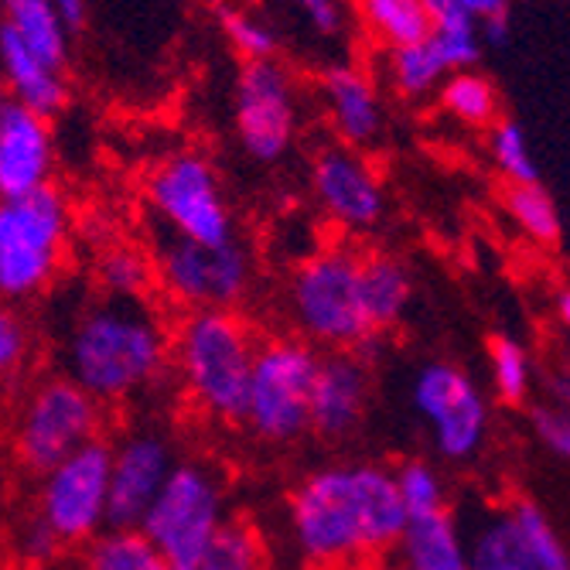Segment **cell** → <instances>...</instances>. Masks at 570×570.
Returning a JSON list of instances; mask_svg holds the SVG:
<instances>
[{
	"instance_id": "cell-12",
	"label": "cell",
	"mask_w": 570,
	"mask_h": 570,
	"mask_svg": "<svg viewBox=\"0 0 570 570\" xmlns=\"http://www.w3.org/2000/svg\"><path fill=\"white\" fill-rule=\"evenodd\" d=\"M233 127L256 165H277L294 147L297 82L281 59L243 62L233 89Z\"/></svg>"
},
{
	"instance_id": "cell-8",
	"label": "cell",
	"mask_w": 570,
	"mask_h": 570,
	"mask_svg": "<svg viewBox=\"0 0 570 570\" xmlns=\"http://www.w3.org/2000/svg\"><path fill=\"white\" fill-rule=\"evenodd\" d=\"M318 366L322 352L297 335L261 338L243 428L261 444H297L311 431V390H315Z\"/></svg>"
},
{
	"instance_id": "cell-19",
	"label": "cell",
	"mask_w": 570,
	"mask_h": 570,
	"mask_svg": "<svg viewBox=\"0 0 570 570\" xmlns=\"http://www.w3.org/2000/svg\"><path fill=\"white\" fill-rule=\"evenodd\" d=\"M0 82L18 107L38 117H59L69 107V82L62 69H51L0 21Z\"/></svg>"
},
{
	"instance_id": "cell-37",
	"label": "cell",
	"mask_w": 570,
	"mask_h": 570,
	"mask_svg": "<svg viewBox=\"0 0 570 570\" xmlns=\"http://www.w3.org/2000/svg\"><path fill=\"white\" fill-rule=\"evenodd\" d=\"M35 335L31 322L14 304H0V386L14 383L31 362Z\"/></svg>"
},
{
	"instance_id": "cell-5",
	"label": "cell",
	"mask_w": 570,
	"mask_h": 570,
	"mask_svg": "<svg viewBox=\"0 0 570 570\" xmlns=\"http://www.w3.org/2000/svg\"><path fill=\"white\" fill-rule=\"evenodd\" d=\"M72 205L51 185L0 202V304L38 301L59 284L72 249Z\"/></svg>"
},
{
	"instance_id": "cell-28",
	"label": "cell",
	"mask_w": 570,
	"mask_h": 570,
	"mask_svg": "<svg viewBox=\"0 0 570 570\" xmlns=\"http://www.w3.org/2000/svg\"><path fill=\"white\" fill-rule=\"evenodd\" d=\"M386 79H390L396 96L424 99V96H431V92H438L444 86L448 69L438 59V51L431 48V41H421V45H406V48L386 51Z\"/></svg>"
},
{
	"instance_id": "cell-7",
	"label": "cell",
	"mask_w": 570,
	"mask_h": 570,
	"mask_svg": "<svg viewBox=\"0 0 570 570\" xmlns=\"http://www.w3.org/2000/svg\"><path fill=\"white\" fill-rule=\"evenodd\" d=\"M229 523V482L223 469L209 458L181 454L171 479L147 509L140 530L178 570L191 563Z\"/></svg>"
},
{
	"instance_id": "cell-44",
	"label": "cell",
	"mask_w": 570,
	"mask_h": 570,
	"mask_svg": "<svg viewBox=\"0 0 570 570\" xmlns=\"http://www.w3.org/2000/svg\"><path fill=\"white\" fill-rule=\"evenodd\" d=\"M557 322H560V328L567 332V342H570V287H563L557 294Z\"/></svg>"
},
{
	"instance_id": "cell-16",
	"label": "cell",
	"mask_w": 570,
	"mask_h": 570,
	"mask_svg": "<svg viewBox=\"0 0 570 570\" xmlns=\"http://www.w3.org/2000/svg\"><path fill=\"white\" fill-rule=\"evenodd\" d=\"M56 178V130L18 102L0 107V202L28 198Z\"/></svg>"
},
{
	"instance_id": "cell-42",
	"label": "cell",
	"mask_w": 570,
	"mask_h": 570,
	"mask_svg": "<svg viewBox=\"0 0 570 570\" xmlns=\"http://www.w3.org/2000/svg\"><path fill=\"white\" fill-rule=\"evenodd\" d=\"M479 35H482V45L505 48V45H509V35H512L509 14H505V18H489V21H479Z\"/></svg>"
},
{
	"instance_id": "cell-13",
	"label": "cell",
	"mask_w": 570,
	"mask_h": 570,
	"mask_svg": "<svg viewBox=\"0 0 570 570\" xmlns=\"http://www.w3.org/2000/svg\"><path fill=\"white\" fill-rule=\"evenodd\" d=\"M410 403L448 461H469L489 438V403L454 362H428L410 383Z\"/></svg>"
},
{
	"instance_id": "cell-47",
	"label": "cell",
	"mask_w": 570,
	"mask_h": 570,
	"mask_svg": "<svg viewBox=\"0 0 570 570\" xmlns=\"http://www.w3.org/2000/svg\"><path fill=\"white\" fill-rule=\"evenodd\" d=\"M396 570H406V567H396Z\"/></svg>"
},
{
	"instance_id": "cell-17",
	"label": "cell",
	"mask_w": 570,
	"mask_h": 570,
	"mask_svg": "<svg viewBox=\"0 0 570 570\" xmlns=\"http://www.w3.org/2000/svg\"><path fill=\"white\" fill-rule=\"evenodd\" d=\"M373 376L358 352H328L311 390V434L322 441H345L366 421Z\"/></svg>"
},
{
	"instance_id": "cell-1",
	"label": "cell",
	"mask_w": 570,
	"mask_h": 570,
	"mask_svg": "<svg viewBox=\"0 0 570 570\" xmlns=\"http://www.w3.org/2000/svg\"><path fill=\"white\" fill-rule=\"evenodd\" d=\"M284 523L304 567L352 570L400 547L406 509L390 469L373 461H335L291 489Z\"/></svg>"
},
{
	"instance_id": "cell-32",
	"label": "cell",
	"mask_w": 570,
	"mask_h": 570,
	"mask_svg": "<svg viewBox=\"0 0 570 570\" xmlns=\"http://www.w3.org/2000/svg\"><path fill=\"white\" fill-rule=\"evenodd\" d=\"M489 373H492V390L502 403L509 406L527 403L533 390V362L520 338L499 335L489 345Z\"/></svg>"
},
{
	"instance_id": "cell-14",
	"label": "cell",
	"mask_w": 570,
	"mask_h": 570,
	"mask_svg": "<svg viewBox=\"0 0 570 570\" xmlns=\"http://www.w3.org/2000/svg\"><path fill=\"white\" fill-rule=\"evenodd\" d=\"M181 461L161 424H134L110 441V527H140Z\"/></svg>"
},
{
	"instance_id": "cell-46",
	"label": "cell",
	"mask_w": 570,
	"mask_h": 570,
	"mask_svg": "<svg viewBox=\"0 0 570 570\" xmlns=\"http://www.w3.org/2000/svg\"><path fill=\"white\" fill-rule=\"evenodd\" d=\"M8 4H11V0H4V8H8Z\"/></svg>"
},
{
	"instance_id": "cell-18",
	"label": "cell",
	"mask_w": 570,
	"mask_h": 570,
	"mask_svg": "<svg viewBox=\"0 0 570 570\" xmlns=\"http://www.w3.org/2000/svg\"><path fill=\"white\" fill-rule=\"evenodd\" d=\"M322 99H325V114L338 144L362 150L380 140L386 114H383V102H380L373 79L358 66L352 62L328 66L322 72Z\"/></svg>"
},
{
	"instance_id": "cell-11",
	"label": "cell",
	"mask_w": 570,
	"mask_h": 570,
	"mask_svg": "<svg viewBox=\"0 0 570 570\" xmlns=\"http://www.w3.org/2000/svg\"><path fill=\"white\" fill-rule=\"evenodd\" d=\"M154 284L185 311L239 307L256 284V256L239 236L226 246H202L161 236L154 249Z\"/></svg>"
},
{
	"instance_id": "cell-21",
	"label": "cell",
	"mask_w": 570,
	"mask_h": 570,
	"mask_svg": "<svg viewBox=\"0 0 570 570\" xmlns=\"http://www.w3.org/2000/svg\"><path fill=\"white\" fill-rule=\"evenodd\" d=\"M362 301L376 335L400 325L413 301V274L393 253H362Z\"/></svg>"
},
{
	"instance_id": "cell-24",
	"label": "cell",
	"mask_w": 570,
	"mask_h": 570,
	"mask_svg": "<svg viewBox=\"0 0 570 570\" xmlns=\"http://www.w3.org/2000/svg\"><path fill=\"white\" fill-rule=\"evenodd\" d=\"M4 24L35 51L51 69H62L69 62V35L72 28L62 21L51 0H11Z\"/></svg>"
},
{
	"instance_id": "cell-33",
	"label": "cell",
	"mask_w": 570,
	"mask_h": 570,
	"mask_svg": "<svg viewBox=\"0 0 570 570\" xmlns=\"http://www.w3.org/2000/svg\"><path fill=\"white\" fill-rule=\"evenodd\" d=\"M393 479H396L400 502L406 509V523L448 512V489H444V479L438 475L434 464L417 461V458L403 461L400 469L393 472Z\"/></svg>"
},
{
	"instance_id": "cell-6",
	"label": "cell",
	"mask_w": 570,
	"mask_h": 570,
	"mask_svg": "<svg viewBox=\"0 0 570 570\" xmlns=\"http://www.w3.org/2000/svg\"><path fill=\"white\" fill-rule=\"evenodd\" d=\"M107 431V406L96 403L66 373H48L28 383L11 410L8 444L28 475H45L69 454Z\"/></svg>"
},
{
	"instance_id": "cell-34",
	"label": "cell",
	"mask_w": 570,
	"mask_h": 570,
	"mask_svg": "<svg viewBox=\"0 0 570 570\" xmlns=\"http://www.w3.org/2000/svg\"><path fill=\"white\" fill-rule=\"evenodd\" d=\"M489 154H492V165L505 175L509 185H533V181H540L530 137H527V130L515 120H499L489 130Z\"/></svg>"
},
{
	"instance_id": "cell-4",
	"label": "cell",
	"mask_w": 570,
	"mask_h": 570,
	"mask_svg": "<svg viewBox=\"0 0 570 570\" xmlns=\"http://www.w3.org/2000/svg\"><path fill=\"white\" fill-rule=\"evenodd\" d=\"M287 318L307 345L325 352H358L376 338L362 301V253L352 246H318L301 256L284 287Z\"/></svg>"
},
{
	"instance_id": "cell-40",
	"label": "cell",
	"mask_w": 570,
	"mask_h": 570,
	"mask_svg": "<svg viewBox=\"0 0 570 570\" xmlns=\"http://www.w3.org/2000/svg\"><path fill=\"white\" fill-rule=\"evenodd\" d=\"M424 11L431 18V24H451V21H461V18H472L469 11H464L461 0H424Z\"/></svg>"
},
{
	"instance_id": "cell-38",
	"label": "cell",
	"mask_w": 570,
	"mask_h": 570,
	"mask_svg": "<svg viewBox=\"0 0 570 570\" xmlns=\"http://www.w3.org/2000/svg\"><path fill=\"white\" fill-rule=\"evenodd\" d=\"M533 434L547 451L570 461V410L567 406H537L533 410Z\"/></svg>"
},
{
	"instance_id": "cell-25",
	"label": "cell",
	"mask_w": 570,
	"mask_h": 570,
	"mask_svg": "<svg viewBox=\"0 0 570 570\" xmlns=\"http://www.w3.org/2000/svg\"><path fill=\"white\" fill-rule=\"evenodd\" d=\"M469 570H537L512 509L485 512L469 537Z\"/></svg>"
},
{
	"instance_id": "cell-20",
	"label": "cell",
	"mask_w": 570,
	"mask_h": 570,
	"mask_svg": "<svg viewBox=\"0 0 570 570\" xmlns=\"http://www.w3.org/2000/svg\"><path fill=\"white\" fill-rule=\"evenodd\" d=\"M396 553L406 570H469V537L461 533L451 512L410 520Z\"/></svg>"
},
{
	"instance_id": "cell-39",
	"label": "cell",
	"mask_w": 570,
	"mask_h": 570,
	"mask_svg": "<svg viewBox=\"0 0 570 570\" xmlns=\"http://www.w3.org/2000/svg\"><path fill=\"white\" fill-rule=\"evenodd\" d=\"M284 4L297 8L307 21V28L322 38H338L345 31V8L342 0H284Z\"/></svg>"
},
{
	"instance_id": "cell-27",
	"label": "cell",
	"mask_w": 570,
	"mask_h": 570,
	"mask_svg": "<svg viewBox=\"0 0 570 570\" xmlns=\"http://www.w3.org/2000/svg\"><path fill=\"white\" fill-rule=\"evenodd\" d=\"M438 92H441V110L454 124L475 130H492L499 124V89L482 72L475 69L451 72Z\"/></svg>"
},
{
	"instance_id": "cell-35",
	"label": "cell",
	"mask_w": 570,
	"mask_h": 570,
	"mask_svg": "<svg viewBox=\"0 0 570 570\" xmlns=\"http://www.w3.org/2000/svg\"><path fill=\"white\" fill-rule=\"evenodd\" d=\"M512 520L523 533V543H527L537 570H570V553H567L557 527L543 515V509H537L533 502H515Z\"/></svg>"
},
{
	"instance_id": "cell-29",
	"label": "cell",
	"mask_w": 570,
	"mask_h": 570,
	"mask_svg": "<svg viewBox=\"0 0 570 570\" xmlns=\"http://www.w3.org/2000/svg\"><path fill=\"white\" fill-rule=\"evenodd\" d=\"M505 213L512 216V223L520 226V233L527 239H533L537 246H557L563 236V219L553 195L533 181V185H509L505 188Z\"/></svg>"
},
{
	"instance_id": "cell-31",
	"label": "cell",
	"mask_w": 570,
	"mask_h": 570,
	"mask_svg": "<svg viewBox=\"0 0 570 570\" xmlns=\"http://www.w3.org/2000/svg\"><path fill=\"white\" fill-rule=\"evenodd\" d=\"M216 21L226 35V41L233 45V51H239L243 62H264V59H277L281 51V35L277 28L243 4H219L216 8Z\"/></svg>"
},
{
	"instance_id": "cell-3",
	"label": "cell",
	"mask_w": 570,
	"mask_h": 570,
	"mask_svg": "<svg viewBox=\"0 0 570 570\" xmlns=\"http://www.w3.org/2000/svg\"><path fill=\"white\" fill-rule=\"evenodd\" d=\"M256 348L261 338L236 307H202L178 318L171 328V373L198 417L243 424Z\"/></svg>"
},
{
	"instance_id": "cell-41",
	"label": "cell",
	"mask_w": 570,
	"mask_h": 570,
	"mask_svg": "<svg viewBox=\"0 0 570 570\" xmlns=\"http://www.w3.org/2000/svg\"><path fill=\"white\" fill-rule=\"evenodd\" d=\"M461 4L475 21H489V18H505L512 0H461Z\"/></svg>"
},
{
	"instance_id": "cell-10",
	"label": "cell",
	"mask_w": 570,
	"mask_h": 570,
	"mask_svg": "<svg viewBox=\"0 0 570 570\" xmlns=\"http://www.w3.org/2000/svg\"><path fill=\"white\" fill-rule=\"evenodd\" d=\"M35 527L56 550L86 547L110 530V441H92L38 479Z\"/></svg>"
},
{
	"instance_id": "cell-45",
	"label": "cell",
	"mask_w": 570,
	"mask_h": 570,
	"mask_svg": "<svg viewBox=\"0 0 570 570\" xmlns=\"http://www.w3.org/2000/svg\"><path fill=\"white\" fill-rule=\"evenodd\" d=\"M8 102V92H4V82H0V107H4Z\"/></svg>"
},
{
	"instance_id": "cell-43",
	"label": "cell",
	"mask_w": 570,
	"mask_h": 570,
	"mask_svg": "<svg viewBox=\"0 0 570 570\" xmlns=\"http://www.w3.org/2000/svg\"><path fill=\"white\" fill-rule=\"evenodd\" d=\"M51 4H56V11L62 14V21H66L72 31L86 24V14H89V4H86V0H51Z\"/></svg>"
},
{
	"instance_id": "cell-9",
	"label": "cell",
	"mask_w": 570,
	"mask_h": 570,
	"mask_svg": "<svg viewBox=\"0 0 570 570\" xmlns=\"http://www.w3.org/2000/svg\"><path fill=\"white\" fill-rule=\"evenodd\" d=\"M150 219L171 239L226 246L239 239L229 195L216 165L198 150H175L154 165L144 185Z\"/></svg>"
},
{
	"instance_id": "cell-23",
	"label": "cell",
	"mask_w": 570,
	"mask_h": 570,
	"mask_svg": "<svg viewBox=\"0 0 570 570\" xmlns=\"http://www.w3.org/2000/svg\"><path fill=\"white\" fill-rule=\"evenodd\" d=\"M92 284L102 297L140 301L154 284V253L137 243H107L92 261Z\"/></svg>"
},
{
	"instance_id": "cell-22",
	"label": "cell",
	"mask_w": 570,
	"mask_h": 570,
	"mask_svg": "<svg viewBox=\"0 0 570 570\" xmlns=\"http://www.w3.org/2000/svg\"><path fill=\"white\" fill-rule=\"evenodd\" d=\"M355 18L366 38L383 51L421 45L434 31L424 0H355Z\"/></svg>"
},
{
	"instance_id": "cell-30",
	"label": "cell",
	"mask_w": 570,
	"mask_h": 570,
	"mask_svg": "<svg viewBox=\"0 0 570 570\" xmlns=\"http://www.w3.org/2000/svg\"><path fill=\"white\" fill-rule=\"evenodd\" d=\"M178 570H267V547L249 523L233 520L191 563Z\"/></svg>"
},
{
	"instance_id": "cell-2",
	"label": "cell",
	"mask_w": 570,
	"mask_h": 570,
	"mask_svg": "<svg viewBox=\"0 0 570 570\" xmlns=\"http://www.w3.org/2000/svg\"><path fill=\"white\" fill-rule=\"evenodd\" d=\"M59 362L102 406L150 396L171 373V325L150 297H89L59 335Z\"/></svg>"
},
{
	"instance_id": "cell-15",
	"label": "cell",
	"mask_w": 570,
	"mask_h": 570,
	"mask_svg": "<svg viewBox=\"0 0 570 570\" xmlns=\"http://www.w3.org/2000/svg\"><path fill=\"white\" fill-rule=\"evenodd\" d=\"M311 195L328 223L345 233H370L386 216V191L362 150L345 144L322 147L311 161Z\"/></svg>"
},
{
	"instance_id": "cell-36",
	"label": "cell",
	"mask_w": 570,
	"mask_h": 570,
	"mask_svg": "<svg viewBox=\"0 0 570 570\" xmlns=\"http://www.w3.org/2000/svg\"><path fill=\"white\" fill-rule=\"evenodd\" d=\"M428 41L438 51V59L444 62L448 76L475 69L479 59H482V51H485L475 18H461V21H451V24H438Z\"/></svg>"
},
{
	"instance_id": "cell-26",
	"label": "cell",
	"mask_w": 570,
	"mask_h": 570,
	"mask_svg": "<svg viewBox=\"0 0 570 570\" xmlns=\"http://www.w3.org/2000/svg\"><path fill=\"white\" fill-rule=\"evenodd\" d=\"M82 570H175L140 527H110L82 547Z\"/></svg>"
}]
</instances>
